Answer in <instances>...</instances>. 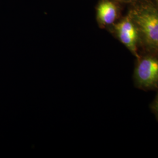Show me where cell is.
Listing matches in <instances>:
<instances>
[{
	"instance_id": "6da1fadb",
	"label": "cell",
	"mask_w": 158,
	"mask_h": 158,
	"mask_svg": "<svg viewBox=\"0 0 158 158\" xmlns=\"http://www.w3.org/2000/svg\"><path fill=\"white\" fill-rule=\"evenodd\" d=\"M139 34L149 48L158 50V10L151 5L136 7L130 14Z\"/></svg>"
},
{
	"instance_id": "7a4b0ae2",
	"label": "cell",
	"mask_w": 158,
	"mask_h": 158,
	"mask_svg": "<svg viewBox=\"0 0 158 158\" xmlns=\"http://www.w3.org/2000/svg\"><path fill=\"white\" fill-rule=\"evenodd\" d=\"M137 85L143 89H152L158 85V59L147 56L140 59L134 70Z\"/></svg>"
},
{
	"instance_id": "8992f818",
	"label": "cell",
	"mask_w": 158,
	"mask_h": 158,
	"mask_svg": "<svg viewBox=\"0 0 158 158\" xmlns=\"http://www.w3.org/2000/svg\"><path fill=\"white\" fill-rule=\"evenodd\" d=\"M155 1H156V3H157V4H158V0H155Z\"/></svg>"
},
{
	"instance_id": "3957f363",
	"label": "cell",
	"mask_w": 158,
	"mask_h": 158,
	"mask_svg": "<svg viewBox=\"0 0 158 158\" xmlns=\"http://www.w3.org/2000/svg\"><path fill=\"white\" fill-rule=\"evenodd\" d=\"M115 32L118 40L135 56H138L137 44L139 32L130 17L126 18L114 25Z\"/></svg>"
},
{
	"instance_id": "5b68a950",
	"label": "cell",
	"mask_w": 158,
	"mask_h": 158,
	"mask_svg": "<svg viewBox=\"0 0 158 158\" xmlns=\"http://www.w3.org/2000/svg\"><path fill=\"white\" fill-rule=\"evenodd\" d=\"M152 108L154 113L156 114L158 118V94L153 102Z\"/></svg>"
},
{
	"instance_id": "277c9868",
	"label": "cell",
	"mask_w": 158,
	"mask_h": 158,
	"mask_svg": "<svg viewBox=\"0 0 158 158\" xmlns=\"http://www.w3.org/2000/svg\"><path fill=\"white\" fill-rule=\"evenodd\" d=\"M118 16V9L111 0H102L97 8V19L101 27L113 25Z\"/></svg>"
}]
</instances>
